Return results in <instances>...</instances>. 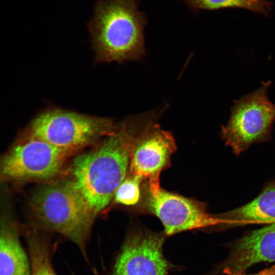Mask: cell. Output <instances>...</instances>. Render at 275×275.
Returning <instances> with one entry per match:
<instances>
[{"label":"cell","instance_id":"cell-1","mask_svg":"<svg viewBox=\"0 0 275 275\" xmlns=\"http://www.w3.org/2000/svg\"><path fill=\"white\" fill-rule=\"evenodd\" d=\"M139 120L130 119L119 124L95 147L72 161L69 181L96 216L108 206L126 177Z\"/></svg>","mask_w":275,"mask_h":275},{"label":"cell","instance_id":"cell-2","mask_svg":"<svg viewBox=\"0 0 275 275\" xmlns=\"http://www.w3.org/2000/svg\"><path fill=\"white\" fill-rule=\"evenodd\" d=\"M88 23L97 62L122 63L145 54V15L136 0H100Z\"/></svg>","mask_w":275,"mask_h":275},{"label":"cell","instance_id":"cell-3","mask_svg":"<svg viewBox=\"0 0 275 275\" xmlns=\"http://www.w3.org/2000/svg\"><path fill=\"white\" fill-rule=\"evenodd\" d=\"M29 207L38 229L62 235L87 257V243L96 216L69 180L39 187L32 195Z\"/></svg>","mask_w":275,"mask_h":275},{"label":"cell","instance_id":"cell-4","mask_svg":"<svg viewBox=\"0 0 275 275\" xmlns=\"http://www.w3.org/2000/svg\"><path fill=\"white\" fill-rule=\"evenodd\" d=\"M117 126L111 118L50 108L34 117L22 132L73 154L98 143Z\"/></svg>","mask_w":275,"mask_h":275},{"label":"cell","instance_id":"cell-5","mask_svg":"<svg viewBox=\"0 0 275 275\" xmlns=\"http://www.w3.org/2000/svg\"><path fill=\"white\" fill-rule=\"evenodd\" d=\"M71 153L22 133L21 139L1 159L4 182L46 181L59 176Z\"/></svg>","mask_w":275,"mask_h":275},{"label":"cell","instance_id":"cell-6","mask_svg":"<svg viewBox=\"0 0 275 275\" xmlns=\"http://www.w3.org/2000/svg\"><path fill=\"white\" fill-rule=\"evenodd\" d=\"M270 81L235 101L227 124L222 127L226 145L239 154L252 145L269 139L275 121V104L267 96Z\"/></svg>","mask_w":275,"mask_h":275},{"label":"cell","instance_id":"cell-7","mask_svg":"<svg viewBox=\"0 0 275 275\" xmlns=\"http://www.w3.org/2000/svg\"><path fill=\"white\" fill-rule=\"evenodd\" d=\"M144 207L162 223L164 234L170 236L181 232L222 224L217 216L206 211L203 203L147 185Z\"/></svg>","mask_w":275,"mask_h":275},{"label":"cell","instance_id":"cell-8","mask_svg":"<svg viewBox=\"0 0 275 275\" xmlns=\"http://www.w3.org/2000/svg\"><path fill=\"white\" fill-rule=\"evenodd\" d=\"M176 148L170 132L148 121L139 129L133 141L129 157L130 174L147 179L150 186H159L160 173L169 166Z\"/></svg>","mask_w":275,"mask_h":275},{"label":"cell","instance_id":"cell-9","mask_svg":"<svg viewBox=\"0 0 275 275\" xmlns=\"http://www.w3.org/2000/svg\"><path fill=\"white\" fill-rule=\"evenodd\" d=\"M163 234L138 230L126 239L112 275H168L170 265L163 254Z\"/></svg>","mask_w":275,"mask_h":275},{"label":"cell","instance_id":"cell-10","mask_svg":"<svg viewBox=\"0 0 275 275\" xmlns=\"http://www.w3.org/2000/svg\"><path fill=\"white\" fill-rule=\"evenodd\" d=\"M275 262V223L250 232L235 245L224 264L228 275L242 273L255 264Z\"/></svg>","mask_w":275,"mask_h":275},{"label":"cell","instance_id":"cell-11","mask_svg":"<svg viewBox=\"0 0 275 275\" xmlns=\"http://www.w3.org/2000/svg\"><path fill=\"white\" fill-rule=\"evenodd\" d=\"M19 227L12 218H1L0 275H31L30 257L21 244Z\"/></svg>","mask_w":275,"mask_h":275},{"label":"cell","instance_id":"cell-12","mask_svg":"<svg viewBox=\"0 0 275 275\" xmlns=\"http://www.w3.org/2000/svg\"><path fill=\"white\" fill-rule=\"evenodd\" d=\"M217 216L223 224L275 223V181L267 185L252 201Z\"/></svg>","mask_w":275,"mask_h":275},{"label":"cell","instance_id":"cell-13","mask_svg":"<svg viewBox=\"0 0 275 275\" xmlns=\"http://www.w3.org/2000/svg\"><path fill=\"white\" fill-rule=\"evenodd\" d=\"M31 275H57L51 261L52 247L50 241L38 229L30 230L26 234Z\"/></svg>","mask_w":275,"mask_h":275},{"label":"cell","instance_id":"cell-14","mask_svg":"<svg viewBox=\"0 0 275 275\" xmlns=\"http://www.w3.org/2000/svg\"><path fill=\"white\" fill-rule=\"evenodd\" d=\"M143 179L131 174L125 177L116 191L114 198L115 203L125 206L136 204L140 199V184Z\"/></svg>","mask_w":275,"mask_h":275},{"label":"cell","instance_id":"cell-15","mask_svg":"<svg viewBox=\"0 0 275 275\" xmlns=\"http://www.w3.org/2000/svg\"><path fill=\"white\" fill-rule=\"evenodd\" d=\"M190 7L196 9L213 10L238 7L256 10L260 8V0H184Z\"/></svg>","mask_w":275,"mask_h":275},{"label":"cell","instance_id":"cell-16","mask_svg":"<svg viewBox=\"0 0 275 275\" xmlns=\"http://www.w3.org/2000/svg\"><path fill=\"white\" fill-rule=\"evenodd\" d=\"M237 275H275V264L269 268H265L254 274H239Z\"/></svg>","mask_w":275,"mask_h":275},{"label":"cell","instance_id":"cell-17","mask_svg":"<svg viewBox=\"0 0 275 275\" xmlns=\"http://www.w3.org/2000/svg\"><path fill=\"white\" fill-rule=\"evenodd\" d=\"M95 275H97V274H96V273H95Z\"/></svg>","mask_w":275,"mask_h":275}]
</instances>
